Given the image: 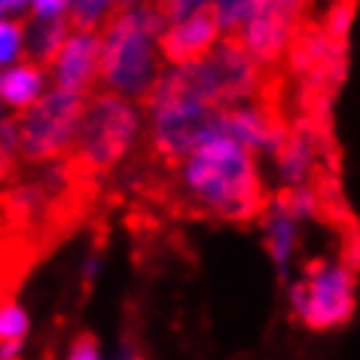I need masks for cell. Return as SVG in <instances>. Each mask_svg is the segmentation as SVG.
Listing matches in <instances>:
<instances>
[{"label": "cell", "mask_w": 360, "mask_h": 360, "mask_svg": "<svg viewBox=\"0 0 360 360\" xmlns=\"http://www.w3.org/2000/svg\"><path fill=\"white\" fill-rule=\"evenodd\" d=\"M177 190L190 211L229 223L263 220L269 199L257 171V156L226 134H214L199 143L177 165Z\"/></svg>", "instance_id": "6da1fadb"}, {"label": "cell", "mask_w": 360, "mask_h": 360, "mask_svg": "<svg viewBox=\"0 0 360 360\" xmlns=\"http://www.w3.org/2000/svg\"><path fill=\"white\" fill-rule=\"evenodd\" d=\"M168 22L153 0L116 10L101 25V89L125 101H143L162 77L159 40Z\"/></svg>", "instance_id": "7a4b0ae2"}, {"label": "cell", "mask_w": 360, "mask_h": 360, "mask_svg": "<svg viewBox=\"0 0 360 360\" xmlns=\"http://www.w3.org/2000/svg\"><path fill=\"white\" fill-rule=\"evenodd\" d=\"M143 110L150 116V150L168 168H177L199 143L223 131V110L195 92L184 68L156 79L143 98Z\"/></svg>", "instance_id": "3957f363"}, {"label": "cell", "mask_w": 360, "mask_h": 360, "mask_svg": "<svg viewBox=\"0 0 360 360\" xmlns=\"http://www.w3.org/2000/svg\"><path fill=\"white\" fill-rule=\"evenodd\" d=\"M138 134H141L138 107L110 92H95L86 101L77 141L68 153L70 165L83 171V174H101V171L120 165L129 156Z\"/></svg>", "instance_id": "277c9868"}, {"label": "cell", "mask_w": 360, "mask_h": 360, "mask_svg": "<svg viewBox=\"0 0 360 360\" xmlns=\"http://www.w3.org/2000/svg\"><path fill=\"white\" fill-rule=\"evenodd\" d=\"M357 266L348 259H311L290 290L293 318L309 330H333L351 321L357 305Z\"/></svg>", "instance_id": "5b68a950"}, {"label": "cell", "mask_w": 360, "mask_h": 360, "mask_svg": "<svg viewBox=\"0 0 360 360\" xmlns=\"http://www.w3.org/2000/svg\"><path fill=\"white\" fill-rule=\"evenodd\" d=\"M89 98L52 89L19 120V153L31 162H49L70 153Z\"/></svg>", "instance_id": "8992f818"}, {"label": "cell", "mask_w": 360, "mask_h": 360, "mask_svg": "<svg viewBox=\"0 0 360 360\" xmlns=\"http://www.w3.org/2000/svg\"><path fill=\"white\" fill-rule=\"evenodd\" d=\"M309 10L311 0H263L236 40L259 68H275L287 56L296 34L309 25Z\"/></svg>", "instance_id": "52a82bcc"}, {"label": "cell", "mask_w": 360, "mask_h": 360, "mask_svg": "<svg viewBox=\"0 0 360 360\" xmlns=\"http://www.w3.org/2000/svg\"><path fill=\"white\" fill-rule=\"evenodd\" d=\"M52 79L61 92L92 98L101 86V31H74L52 61Z\"/></svg>", "instance_id": "ba28073f"}, {"label": "cell", "mask_w": 360, "mask_h": 360, "mask_svg": "<svg viewBox=\"0 0 360 360\" xmlns=\"http://www.w3.org/2000/svg\"><path fill=\"white\" fill-rule=\"evenodd\" d=\"M220 40H223V34H220L217 13L208 4L199 13L186 15V19L171 22L159 40V52L171 68H193L208 58L217 49Z\"/></svg>", "instance_id": "9c48e42d"}, {"label": "cell", "mask_w": 360, "mask_h": 360, "mask_svg": "<svg viewBox=\"0 0 360 360\" xmlns=\"http://www.w3.org/2000/svg\"><path fill=\"white\" fill-rule=\"evenodd\" d=\"M43 89H46V74L40 65L22 61V65L0 70V101L13 110H31L46 95Z\"/></svg>", "instance_id": "30bf717a"}, {"label": "cell", "mask_w": 360, "mask_h": 360, "mask_svg": "<svg viewBox=\"0 0 360 360\" xmlns=\"http://www.w3.org/2000/svg\"><path fill=\"white\" fill-rule=\"evenodd\" d=\"M70 25L65 19H31L25 22V52L31 65L49 68L56 61L61 43L68 40Z\"/></svg>", "instance_id": "8fae6325"}, {"label": "cell", "mask_w": 360, "mask_h": 360, "mask_svg": "<svg viewBox=\"0 0 360 360\" xmlns=\"http://www.w3.org/2000/svg\"><path fill=\"white\" fill-rule=\"evenodd\" d=\"M263 226H266V250L272 254L278 272H287V266H290L293 259V250H296V238H300V232H296V220L290 214H284L281 208H275V205H269V211L263 214Z\"/></svg>", "instance_id": "7c38bea8"}, {"label": "cell", "mask_w": 360, "mask_h": 360, "mask_svg": "<svg viewBox=\"0 0 360 360\" xmlns=\"http://www.w3.org/2000/svg\"><path fill=\"white\" fill-rule=\"evenodd\" d=\"M263 0H214V13H217V22H220V34L226 40H236L245 25L254 19V13L259 10Z\"/></svg>", "instance_id": "4fadbf2b"}, {"label": "cell", "mask_w": 360, "mask_h": 360, "mask_svg": "<svg viewBox=\"0 0 360 360\" xmlns=\"http://www.w3.org/2000/svg\"><path fill=\"white\" fill-rule=\"evenodd\" d=\"M120 10V0H70L68 25L74 31H95Z\"/></svg>", "instance_id": "5bb4252c"}, {"label": "cell", "mask_w": 360, "mask_h": 360, "mask_svg": "<svg viewBox=\"0 0 360 360\" xmlns=\"http://www.w3.org/2000/svg\"><path fill=\"white\" fill-rule=\"evenodd\" d=\"M357 6H360V0H333L330 4L327 22H323V34H327L333 43L345 46L351 22H354V15H357Z\"/></svg>", "instance_id": "9a60e30c"}, {"label": "cell", "mask_w": 360, "mask_h": 360, "mask_svg": "<svg viewBox=\"0 0 360 360\" xmlns=\"http://www.w3.org/2000/svg\"><path fill=\"white\" fill-rule=\"evenodd\" d=\"M25 52V22L0 19V68L13 65Z\"/></svg>", "instance_id": "2e32d148"}, {"label": "cell", "mask_w": 360, "mask_h": 360, "mask_svg": "<svg viewBox=\"0 0 360 360\" xmlns=\"http://www.w3.org/2000/svg\"><path fill=\"white\" fill-rule=\"evenodd\" d=\"M25 333H28V314H25L15 302L0 305V345L22 342Z\"/></svg>", "instance_id": "e0dca14e"}, {"label": "cell", "mask_w": 360, "mask_h": 360, "mask_svg": "<svg viewBox=\"0 0 360 360\" xmlns=\"http://www.w3.org/2000/svg\"><path fill=\"white\" fill-rule=\"evenodd\" d=\"M156 4V10L165 15V22H180V19H186V15H193V13H199L202 6H208L214 4V0H153Z\"/></svg>", "instance_id": "ac0fdd59"}, {"label": "cell", "mask_w": 360, "mask_h": 360, "mask_svg": "<svg viewBox=\"0 0 360 360\" xmlns=\"http://www.w3.org/2000/svg\"><path fill=\"white\" fill-rule=\"evenodd\" d=\"M68 360H101V351H98V342L92 333H83V336L74 339V345L68 351Z\"/></svg>", "instance_id": "d6986e66"}, {"label": "cell", "mask_w": 360, "mask_h": 360, "mask_svg": "<svg viewBox=\"0 0 360 360\" xmlns=\"http://www.w3.org/2000/svg\"><path fill=\"white\" fill-rule=\"evenodd\" d=\"M34 19H65L70 13V0H34Z\"/></svg>", "instance_id": "ffe728a7"}, {"label": "cell", "mask_w": 360, "mask_h": 360, "mask_svg": "<svg viewBox=\"0 0 360 360\" xmlns=\"http://www.w3.org/2000/svg\"><path fill=\"white\" fill-rule=\"evenodd\" d=\"M116 360H143V354H141V345L134 342L131 336L122 342V348H120V354H116Z\"/></svg>", "instance_id": "44dd1931"}, {"label": "cell", "mask_w": 360, "mask_h": 360, "mask_svg": "<svg viewBox=\"0 0 360 360\" xmlns=\"http://www.w3.org/2000/svg\"><path fill=\"white\" fill-rule=\"evenodd\" d=\"M28 4H34V0H4L6 10H22V6H28Z\"/></svg>", "instance_id": "7402d4cb"}, {"label": "cell", "mask_w": 360, "mask_h": 360, "mask_svg": "<svg viewBox=\"0 0 360 360\" xmlns=\"http://www.w3.org/2000/svg\"><path fill=\"white\" fill-rule=\"evenodd\" d=\"M0 13H6V6H4V0H0Z\"/></svg>", "instance_id": "603a6c76"}, {"label": "cell", "mask_w": 360, "mask_h": 360, "mask_svg": "<svg viewBox=\"0 0 360 360\" xmlns=\"http://www.w3.org/2000/svg\"><path fill=\"white\" fill-rule=\"evenodd\" d=\"M0 104H4V101H0ZM0 116H4V107H0Z\"/></svg>", "instance_id": "cb8c5ba5"}]
</instances>
